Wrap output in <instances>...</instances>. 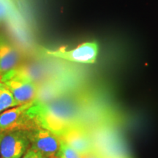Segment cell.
Masks as SVG:
<instances>
[{
	"label": "cell",
	"instance_id": "1",
	"mask_svg": "<svg viewBox=\"0 0 158 158\" xmlns=\"http://www.w3.org/2000/svg\"><path fill=\"white\" fill-rule=\"evenodd\" d=\"M33 102L18 106L0 114V135L13 131H29L40 127L29 111Z\"/></svg>",
	"mask_w": 158,
	"mask_h": 158
},
{
	"label": "cell",
	"instance_id": "2",
	"mask_svg": "<svg viewBox=\"0 0 158 158\" xmlns=\"http://www.w3.org/2000/svg\"><path fill=\"white\" fill-rule=\"evenodd\" d=\"M1 81L10 90L19 106L34 101L38 94L37 84L19 69L15 68L7 73Z\"/></svg>",
	"mask_w": 158,
	"mask_h": 158
},
{
	"label": "cell",
	"instance_id": "3",
	"mask_svg": "<svg viewBox=\"0 0 158 158\" xmlns=\"http://www.w3.org/2000/svg\"><path fill=\"white\" fill-rule=\"evenodd\" d=\"M98 51V45L95 42L82 43L76 48L70 50H67L65 48L55 50L43 48V53L47 56L81 64H93L95 62Z\"/></svg>",
	"mask_w": 158,
	"mask_h": 158
},
{
	"label": "cell",
	"instance_id": "4",
	"mask_svg": "<svg viewBox=\"0 0 158 158\" xmlns=\"http://www.w3.org/2000/svg\"><path fill=\"white\" fill-rule=\"evenodd\" d=\"M27 134L31 149L46 158H56L61 143L59 136L41 127L27 131Z\"/></svg>",
	"mask_w": 158,
	"mask_h": 158
},
{
	"label": "cell",
	"instance_id": "5",
	"mask_svg": "<svg viewBox=\"0 0 158 158\" xmlns=\"http://www.w3.org/2000/svg\"><path fill=\"white\" fill-rule=\"evenodd\" d=\"M30 146L27 131L4 133L0 138L2 158H21Z\"/></svg>",
	"mask_w": 158,
	"mask_h": 158
},
{
	"label": "cell",
	"instance_id": "6",
	"mask_svg": "<svg viewBox=\"0 0 158 158\" xmlns=\"http://www.w3.org/2000/svg\"><path fill=\"white\" fill-rule=\"evenodd\" d=\"M59 138L81 155L94 150L93 142L87 130L80 124H75L68 128Z\"/></svg>",
	"mask_w": 158,
	"mask_h": 158
},
{
	"label": "cell",
	"instance_id": "7",
	"mask_svg": "<svg viewBox=\"0 0 158 158\" xmlns=\"http://www.w3.org/2000/svg\"><path fill=\"white\" fill-rule=\"evenodd\" d=\"M19 60L17 48L6 37L0 35V81L5 75L16 68Z\"/></svg>",
	"mask_w": 158,
	"mask_h": 158
},
{
	"label": "cell",
	"instance_id": "8",
	"mask_svg": "<svg viewBox=\"0 0 158 158\" xmlns=\"http://www.w3.org/2000/svg\"><path fill=\"white\" fill-rule=\"evenodd\" d=\"M19 106L6 85L0 81V114L7 108Z\"/></svg>",
	"mask_w": 158,
	"mask_h": 158
},
{
	"label": "cell",
	"instance_id": "9",
	"mask_svg": "<svg viewBox=\"0 0 158 158\" xmlns=\"http://www.w3.org/2000/svg\"><path fill=\"white\" fill-rule=\"evenodd\" d=\"M56 158H82L81 155L68 143H65L61 139L60 148L57 153Z\"/></svg>",
	"mask_w": 158,
	"mask_h": 158
},
{
	"label": "cell",
	"instance_id": "10",
	"mask_svg": "<svg viewBox=\"0 0 158 158\" xmlns=\"http://www.w3.org/2000/svg\"><path fill=\"white\" fill-rule=\"evenodd\" d=\"M21 158H46L45 156H43L42 154L40 153L39 152L36 151V150L31 149V148H29L27 151L26 152L24 155Z\"/></svg>",
	"mask_w": 158,
	"mask_h": 158
},
{
	"label": "cell",
	"instance_id": "11",
	"mask_svg": "<svg viewBox=\"0 0 158 158\" xmlns=\"http://www.w3.org/2000/svg\"><path fill=\"white\" fill-rule=\"evenodd\" d=\"M7 13V6L5 4V0H0V21L5 19Z\"/></svg>",
	"mask_w": 158,
	"mask_h": 158
},
{
	"label": "cell",
	"instance_id": "12",
	"mask_svg": "<svg viewBox=\"0 0 158 158\" xmlns=\"http://www.w3.org/2000/svg\"><path fill=\"white\" fill-rule=\"evenodd\" d=\"M82 158H101L100 155L98 152H96L94 150L90 152L87 154H85L84 155H81Z\"/></svg>",
	"mask_w": 158,
	"mask_h": 158
},
{
	"label": "cell",
	"instance_id": "13",
	"mask_svg": "<svg viewBox=\"0 0 158 158\" xmlns=\"http://www.w3.org/2000/svg\"><path fill=\"white\" fill-rule=\"evenodd\" d=\"M0 138H1V135H0Z\"/></svg>",
	"mask_w": 158,
	"mask_h": 158
}]
</instances>
